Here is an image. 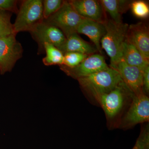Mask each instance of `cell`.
I'll return each mask as SVG.
<instances>
[{"label": "cell", "mask_w": 149, "mask_h": 149, "mask_svg": "<svg viewBox=\"0 0 149 149\" xmlns=\"http://www.w3.org/2000/svg\"><path fill=\"white\" fill-rule=\"evenodd\" d=\"M133 94L123 83L96 100L95 104L103 110L109 130L119 128L123 117L130 106Z\"/></svg>", "instance_id": "obj_1"}, {"label": "cell", "mask_w": 149, "mask_h": 149, "mask_svg": "<svg viewBox=\"0 0 149 149\" xmlns=\"http://www.w3.org/2000/svg\"><path fill=\"white\" fill-rule=\"evenodd\" d=\"M82 90L95 104L100 96L109 93L124 83L118 72L112 68L77 79Z\"/></svg>", "instance_id": "obj_2"}, {"label": "cell", "mask_w": 149, "mask_h": 149, "mask_svg": "<svg viewBox=\"0 0 149 149\" xmlns=\"http://www.w3.org/2000/svg\"><path fill=\"white\" fill-rule=\"evenodd\" d=\"M104 24L106 32L101 40V46L110 58L111 66L121 61L123 46L126 40L129 25L116 23L107 17Z\"/></svg>", "instance_id": "obj_3"}, {"label": "cell", "mask_w": 149, "mask_h": 149, "mask_svg": "<svg viewBox=\"0 0 149 149\" xmlns=\"http://www.w3.org/2000/svg\"><path fill=\"white\" fill-rule=\"evenodd\" d=\"M13 24L15 34L19 32H30L37 24L44 20L43 1L25 0L22 3Z\"/></svg>", "instance_id": "obj_4"}, {"label": "cell", "mask_w": 149, "mask_h": 149, "mask_svg": "<svg viewBox=\"0 0 149 149\" xmlns=\"http://www.w3.org/2000/svg\"><path fill=\"white\" fill-rule=\"evenodd\" d=\"M149 122V97L144 93L133 96L132 102L120 121L119 128L127 130L138 124Z\"/></svg>", "instance_id": "obj_5"}, {"label": "cell", "mask_w": 149, "mask_h": 149, "mask_svg": "<svg viewBox=\"0 0 149 149\" xmlns=\"http://www.w3.org/2000/svg\"><path fill=\"white\" fill-rule=\"evenodd\" d=\"M83 19L76 12L69 1H64L56 12L44 20L60 29L67 38L77 33V27Z\"/></svg>", "instance_id": "obj_6"}, {"label": "cell", "mask_w": 149, "mask_h": 149, "mask_svg": "<svg viewBox=\"0 0 149 149\" xmlns=\"http://www.w3.org/2000/svg\"><path fill=\"white\" fill-rule=\"evenodd\" d=\"M16 34L0 38V73L9 72L22 56L23 49L17 40Z\"/></svg>", "instance_id": "obj_7"}, {"label": "cell", "mask_w": 149, "mask_h": 149, "mask_svg": "<svg viewBox=\"0 0 149 149\" xmlns=\"http://www.w3.org/2000/svg\"><path fill=\"white\" fill-rule=\"evenodd\" d=\"M60 66L61 69L68 75L77 80L109 68L104 56L97 54L90 55L73 68H68L63 65Z\"/></svg>", "instance_id": "obj_8"}, {"label": "cell", "mask_w": 149, "mask_h": 149, "mask_svg": "<svg viewBox=\"0 0 149 149\" xmlns=\"http://www.w3.org/2000/svg\"><path fill=\"white\" fill-rule=\"evenodd\" d=\"M39 44L44 48L45 43L53 45L58 49L66 40L63 32L57 27L47 23L44 20L38 23L29 32Z\"/></svg>", "instance_id": "obj_9"}, {"label": "cell", "mask_w": 149, "mask_h": 149, "mask_svg": "<svg viewBox=\"0 0 149 149\" xmlns=\"http://www.w3.org/2000/svg\"><path fill=\"white\" fill-rule=\"evenodd\" d=\"M109 67L117 70L123 81L134 95L144 93L142 70L136 67L128 65L121 60Z\"/></svg>", "instance_id": "obj_10"}, {"label": "cell", "mask_w": 149, "mask_h": 149, "mask_svg": "<svg viewBox=\"0 0 149 149\" xmlns=\"http://www.w3.org/2000/svg\"><path fill=\"white\" fill-rule=\"evenodd\" d=\"M69 2L76 12L83 18L102 23L107 18L100 1L72 0Z\"/></svg>", "instance_id": "obj_11"}, {"label": "cell", "mask_w": 149, "mask_h": 149, "mask_svg": "<svg viewBox=\"0 0 149 149\" xmlns=\"http://www.w3.org/2000/svg\"><path fill=\"white\" fill-rule=\"evenodd\" d=\"M126 40L149 60V29L145 23L139 22L128 25Z\"/></svg>", "instance_id": "obj_12"}, {"label": "cell", "mask_w": 149, "mask_h": 149, "mask_svg": "<svg viewBox=\"0 0 149 149\" xmlns=\"http://www.w3.org/2000/svg\"><path fill=\"white\" fill-rule=\"evenodd\" d=\"M106 32L104 23L83 19L77 27V33L88 36L95 46L98 52L102 53L101 40Z\"/></svg>", "instance_id": "obj_13"}, {"label": "cell", "mask_w": 149, "mask_h": 149, "mask_svg": "<svg viewBox=\"0 0 149 149\" xmlns=\"http://www.w3.org/2000/svg\"><path fill=\"white\" fill-rule=\"evenodd\" d=\"M58 49L63 54L68 52H78L90 55L98 52L95 47L83 40L77 33L66 38L64 44Z\"/></svg>", "instance_id": "obj_14"}, {"label": "cell", "mask_w": 149, "mask_h": 149, "mask_svg": "<svg viewBox=\"0 0 149 149\" xmlns=\"http://www.w3.org/2000/svg\"><path fill=\"white\" fill-rule=\"evenodd\" d=\"M121 60L131 66L143 70L149 65V61L132 44L125 40L123 46Z\"/></svg>", "instance_id": "obj_15"}, {"label": "cell", "mask_w": 149, "mask_h": 149, "mask_svg": "<svg viewBox=\"0 0 149 149\" xmlns=\"http://www.w3.org/2000/svg\"><path fill=\"white\" fill-rule=\"evenodd\" d=\"M100 1L105 12L110 16L111 19L116 23H121L122 16L130 8L132 2L123 0H101Z\"/></svg>", "instance_id": "obj_16"}, {"label": "cell", "mask_w": 149, "mask_h": 149, "mask_svg": "<svg viewBox=\"0 0 149 149\" xmlns=\"http://www.w3.org/2000/svg\"><path fill=\"white\" fill-rule=\"evenodd\" d=\"M43 47L46 54V56L42 60L45 65L49 66L63 65L64 54L61 51L55 46L47 43H45Z\"/></svg>", "instance_id": "obj_17"}, {"label": "cell", "mask_w": 149, "mask_h": 149, "mask_svg": "<svg viewBox=\"0 0 149 149\" xmlns=\"http://www.w3.org/2000/svg\"><path fill=\"white\" fill-rule=\"evenodd\" d=\"M11 17L10 12L0 10V38L15 34Z\"/></svg>", "instance_id": "obj_18"}, {"label": "cell", "mask_w": 149, "mask_h": 149, "mask_svg": "<svg viewBox=\"0 0 149 149\" xmlns=\"http://www.w3.org/2000/svg\"><path fill=\"white\" fill-rule=\"evenodd\" d=\"M132 149H149V122L141 124L140 134Z\"/></svg>", "instance_id": "obj_19"}, {"label": "cell", "mask_w": 149, "mask_h": 149, "mask_svg": "<svg viewBox=\"0 0 149 149\" xmlns=\"http://www.w3.org/2000/svg\"><path fill=\"white\" fill-rule=\"evenodd\" d=\"M89 55L78 52H68L64 54L63 65L68 68L77 66Z\"/></svg>", "instance_id": "obj_20"}, {"label": "cell", "mask_w": 149, "mask_h": 149, "mask_svg": "<svg viewBox=\"0 0 149 149\" xmlns=\"http://www.w3.org/2000/svg\"><path fill=\"white\" fill-rule=\"evenodd\" d=\"M63 1L45 0L43 1V13L44 20L47 19L61 7Z\"/></svg>", "instance_id": "obj_21"}, {"label": "cell", "mask_w": 149, "mask_h": 149, "mask_svg": "<svg viewBox=\"0 0 149 149\" xmlns=\"http://www.w3.org/2000/svg\"><path fill=\"white\" fill-rule=\"evenodd\" d=\"M130 8L133 15L138 18L145 19L149 16L148 5L144 1H137L132 2Z\"/></svg>", "instance_id": "obj_22"}, {"label": "cell", "mask_w": 149, "mask_h": 149, "mask_svg": "<svg viewBox=\"0 0 149 149\" xmlns=\"http://www.w3.org/2000/svg\"><path fill=\"white\" fill-rule=\"evenodd\" d=\"M17 1L14 0H0V10L12 12L18 11Z\"/></svg>", "instance_id": "obj_23"}, {"label": "cell", "mask_w": 149, "mask_h": 149, "mask_svg": "<svg viewBox=\"0 0 149 149\" xmlns=\"http://www.w3.org/2000/svg\"><path fill=\"white\" fill-rule=\"evenodd\" d=\"M143 91L144 94L149 96V65L143 70Z\"/></svg>", "instance_id": "obj_24"}]
</instances>
